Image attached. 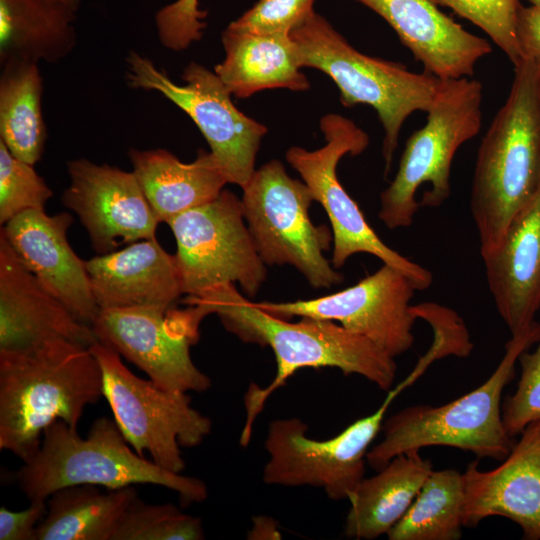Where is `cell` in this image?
Listing matches in <instances>:
<instances>
[{"label": "cell", "instance_id": "cell-1", "mask_svg": "<svg viewBox=\"0 0 540 540\" xmlns=\"http://www.w3.org/2000/svg\"><path fill=\"white\" fill-rule=\"evenodd\" d=\"M183 303L196 307L204 318L217 315L223 327L242 342L269 347L275 356L274 379L264 388L251 385L246 395L247 419L240 439L243 446L250 439L252 423L266 399L300 369L337 368L344 375H360L386 391L394 383V357L334 321L300 317L290 322L273 316L243 296L232 283L188 295Z\"/></svg>", "mask_w": 540, "mask_h": 540}, {"label": "cell", "instance_id": "cell-2", "mask_svg": "<svg viewBox=\"0 0 540 540\" xmlns=\"http://www.w3.org/2000/svg\"><path fill=\"white\" fill-rule=\"evenodd\" d=\"M102 397V371L89 347L57 339L0 351V450L29 461L49 425L62 420L77 428Z\"/></svg>", "mask_w": 540, "mask_h": 540}, {"label": "cell", "instance_id": "cell-3", "mask_svg": "<svg viewBox=\"0 0 540 540\" xmlns=\"http://www.w3.org/2000/svg\"><path fill=\"white\" fill-rule=\"evenodd\" d=\"M539 186L540 66L523 57L477 152L469 206L481 256L495 248Z\"/></svg>", "mask_w": 540, "mask_h": 540}, {"label": "cell", "instance_id": "cell-4", "mask_svg": "<svg viewBox=\"0 0 540 540\" xmlns=\"http://www.w3.org/2000/svg\"><path fill=\"white\" fill-rule=\"evenodd\" d=\"M19 489L29 501L47 500L55 491L79 484L116 490L151 484L174 491L184 506L208 496L204 481L173 473L139 455L114 419L97 418L87 437L77 428L56 420L43 432L36 454L17 471Z\"/></svg>", "mask_w": 540, "mask_h": 540}, {"label": "cell", "instance_id": "cell-5", "mask_svg": "<svg viewBox=\"0 0 540 540\" xmlns=\"http://www.w3.org/2000/svg\"><path fill=\"white\" fill-rule=\"evenodd\" d=\"M540 340V323L511 336L505 353L490 377L476 389L440 406L406 407L383 422V439L369 449L366 461L381 469L395 456L429 447L448 446L478 458L502 461L514 440L502 421L504 388L515 377L519 356Z\"/></svg>", "mask_w": 540, "mask_h": 540}, {"label": "cell", "instance_id": "cell-6", "mask_svg": "<svg viewBox=\"0 0 540 540\" xmlns=\"http://www.w3.org/2000/svg\"><path fill=\"white\" fill-rule=\"evenodd\" d=\"M289 35L301 67L327 74L339 88L342 105L367 104L376 110L384 130L382 154L387 176L405 120L415 111H427L439 78L359 52L315 11Z\"/></svg>", "mask_w": 540, "mask_h": 540}, {"label": "cell", "instance_id": "cell-7", "mask_svg": "<svg viewBox=\"0 0 540 540\" xmlns=\"http://www.w3.org/2000/svg\"><path fill=\"white\" fill-rule=\"evenodd\" d=\"M482 99L478 80L439 79L426 124L406 141L397 173L380 195L378 217L387 228L409 227L420 206L439 207L449 198L452 161L480 131Z\"/></svg>", "mask_w": 540, "mask_h": 540}, {"label": "cell", "instance_id": "cell-8", "mask_svg": "<svg viewBox=\"0 0 540 540\" xmlns=\"http://www.w3.org/2000/svg\"><path fill=\"white\" fill-rule=\"evenodd\" d=\"M242 190L243 215L265 265L293 266L315 289H330L344 281L324 256L332 231L311 221L314 198L304 182L291 178L273 159L255 170Z\"/></svg>", "mask_w": 540, "mask_h": 540}, {"label": "cell", "instance_id": "cell-9", "mask_svg": "<svg viewBox=\"0 0 540 540\" xmlns=\"http://www.w3.org/2000/svg\"><path fill=\"white\" fill-rule=\"evenodd\" d=\"M89 349L102 371L103 396L130 446L161 468L183 473L181 449L200 445L211 433V419L192 406L188 393L135 375L109 345L97 340Z\"/></svg>", "mask_w": 540, "mask_h": 540}, {"label": "cell", "instance_id": "cell-10", "mask_svg": "<svg viewBox=\"0 0 540 540\" xmlns=\"http://www.w3.org/2000/svg\"><path fill=\"white\" fill-rule=\"evenodd\" d=\"M320 128L326 140L324 146L316 150L293 146L285 156L309 187L314 201L327 213L333 236L332 265L341 268L351 256L367 253L402 272L416 290L430 287L431 271L387 246L337 177V165L344 155L356 156L368 147L367 133L339 114L324 115Z\"/></svg>", "mask_w": 540, "mask_h": 540}, {"label": "cell", "instance_id": "cell-11", "mask_svg": "<svg viewBox=\"0 0 540 540\" xmlns=\"http://www.w3.org/2000/svg\"><path fill=\"white\" fill-rule=\"evenodd\" d=\"M184 84L173 82L147 57L130 51L126 80L130 87L156 91L184 111L206 139L228 183L243 188L255 172V160L267 128L239 111L231 93L206 67L192 62L183 71Z\"/></svg>", "mask_w": 540, "mask_h": 540}, {"label": "cell", "instance_id": "cell-12", "mask_svg": "<svg viewBox=\"0 0 540 540\" xmlns=\"http://www.w3.org/2000/svg\"><path fill=\"white\" fill-rule=\"evenodd\" d=\"M398 393L396 388L389 390L375 412L325 440L308 437L307 424L297 417L272 420L264 442L268 461L263 468V482L317 487L332 500H349L364 478L369 447Z\"/></svg>", "mask_w": 540, "mask_h": 540}, {"label": "cell", "instance_id": "cell-13", "mask_svg": "<svg viewBox=\"0 0 540 540\" xmlns=\"http://www.w3.org/2000/svg\"><path fill=\"white\" fill-rule=\"evenodd\" d=\"M175 237L174 254L182 293L197 295L211 287L237 283L254 297L267 277L242 210L229 190L167 223Z\"/></svg>", "mask_w": 540, "mask_h": 540}, {"label": "cell", "instance_id": "cell-14", "mask_svg": "<svg viewBox=\"0 0 540 540\" xmlns=\"http://www.w3.org/2000/svg\"><path fill=\"white\" fill-rule=\"evenodd\" d=\"M204 317L194 307L102 309L91 328L101 341L142 370L159 387L172 392L208 390L211 379L193 362Z\"/></svg>", "mask_w": 540, "mask_h": 540}, {"label": "cell", "instance_id": "cell-15", "mask_svg": "<svg viewBox=\"0 0 540 540\" xmlns=\"http://www.w3.org/2000/svg\"><path fill=\"white\" fill-rule=\"evenodd\" d=\"M415 290L402 272L383 264L355 285L327 296L256 304L284 319L311 317L338 322L395 358L408 351L414 342L412 328L417 318L410 301Z\"/></svg>", "mask_w": 540, "mask_h": 540}, {"label": "cell", "instance_id": "cell-16", "mask_svg": "<svg viewBox=\"0 0 540 540\" xmlns=\"http://www.w3.org/2000/svg\"><path fill=\"white\" fill-rule=\"evenodd\" d=\"M67 172L62 202L78 216L97 255L156 238L160 221L132 171L79 158L67 162Z\"/></svg>", "mask_w": 540, "mask_h": 540}, {"label": "cell", "instance_id": "cell-17", "mask_svg": "<svg viewBox=\"0 0 540 540\" xmlns=\"http://www.w3.org/2000/svg\"><path fill=\"white\" fill-rule=\"evenodd\" d=\"M464 527L491 516L505 517L523 531V539L540 540V418L519 434L509 454L492 470L471 462L463 472Z\"/></svg>", "mask_w": 540, "mask_h": 540}, {"label": "cell", "instance_id": "cell-18", "mask_svg": "<svg viewBox=\"0 0 540 540\" xmlns=\"http://www.w3.org/2000/svg\"><path fill=\"white\" fill-rule=\"evenodd\" d=\"M72 223L68 212L49 215L34 209L12 218L0 233L42 285L79 321L91 326L100 308L92 293L86 260L78 257L67 238Z\"/></svg>", "mask_w": 540, "mask_h": 540}, {"label": "cell", "instance_id": "cell-19", "mask_svg": "<svg viewBox=\"0 0 540 540\" xmlns=\"http://www.w3.org/2000/svg\"><path fill=\"white\" fill-rule=\"evenodd\" d=\"M64 339L86 347L97 341L22 263L0 233V351H19Z\"/></svg>", "mask_w": 540, "mask_h": 540}, {"label": "cell", "instance_id": "cell-20", "mask_svg": "<svg viewBox=\"0 0 540 540\" xmlns=\"http://www.w3.org/2000/svg\"><path fill=\"white\" fill-rule=\"evenodd\" d=\"M381 16L426 73L439 79L471 77L492 47L465 30L431 0H356Z\"/></svg>", "mask_w": 540, "mask_h": 540}, {"label": "cell", "instance_id": "cell-21", "mask_svg": "<svg viewBox=\"0 0 540 540\" xmlns=\"http://www.w3.org/2000/svg\"><path fill=\"white\" fill-rule=\"evenodd\" d=\"M481 257L488 288L511 336L524 332L540 309V186L495 248Z\"/></svg>", "mask_w": 540, "mask_h": 540}, {"label": "cell", "instance_id": "cell-22", "mask_svg": "<svg viewBox=\"0 0 540 540\" xmlns=\"http://www.w3.org/2000/svg\"><path fill=\"white\" fill-rule=\"evenodd\" d=\"M95 301L102 309L174 307L183 294L175 256L156 238L86 260Z\"/></svg>", "mask_w": 540, "mask_h": 540}, {"label": "cell", "instance_id": "cell-23", "mask_svg": "<svg viewBox=\"0 0 540 540\" xmlns=\"http://www.w3.org/2000/svg\"><path fill=\"white\" fill-rule=\"evenodd\" d=\"M221 40L225 58L214 72L235 97L248 98L265 89L301 92L310 88L289 34L255 33L229 24Z\"/></svg>", "mask_w": 540, "mask_h": 540}, {"label": "cell", "instance_id": "cell-24", "mask_svg": "<svg viewBox=\"0 0 540 540\" xmlns=\"http://www.w3.org/2000/svg\"><path fill=\"white\" fill-rule=\"evenodd\" d=\"M134 173L160 223L214 200L228 183L211 152L199 150L190 163L165 149L128 152Z\"/></svg>", "mask_w": 540, "mask_h": 540}, {"label": "cell", "instance_id": "cell-25", "mask_svg": "<svg viewBox=\"0 0 540 540\" xmlns=\"http://www.w3.org/2000/svg\"><path fill=\"white\" fill-rule=\"evenodd\" d=\"M369 478H363L348 500L345 535L372 540L387 535L409 509L433 471L432 462L417 450L392 458Z\"/></svg>", "mask_w": 540, "mask_h": 540}, {"label": "cell", "instance_id": "cell-26", "mask_svg": "<svg viewBox=\"0 0 540 540\" xmlns=\"http://www.w3.org/2000/svg\"><path fill=\"white\" fill-rule=\"evenodd\" d=\"M76 11L59 0H0V63H55L75 48Z\"/></svg>", "mask_w": 540, "mask_h": 540}, {"label": "cell", "instance_id": "cell-27", "mask_svg": "<svg viewBox=\"0 0 540 540\" xmlns=\"http://www.w3.org/2000/svg\"><path fill=\"white\" fill-rule=\"evenodd\" d=\"M137 496L133 486L107 491L91 484L61 488L47 499L36 540H112Z\"/></svg>", "mask_w": 540, "mask_h": 540}, {"label": "cell", "instance_id": "cell-28", "mask_svg": "<svg viewBox=\"0 0 540 540\" xmlns=\"http://www.w3.org/2000/svg\"><path fill=\"white\" fill-rule=\"evenodd\" d=\"M42 93L43 80L37 63L2 65L0 141L12 155L31 165L41 159L47 139Z\"/></svg>", "mask_w": 540, "mask_h": 540}, {"label": "cell", "instance_id": "cell-29", "mask_svg": "<svg viewBox=\"0 0 540 540\" xmlns=\"http://www.w3.org/2000/svg\"><path fill=\"white\" fill-rule=\"evenodd\" d=\"M463 473L432 471L404 516L388 532L389 540H457L462 536Z\"/></svg>", "mask_w": 540, "mask_h": 540}, {"label": "cell", "instance_id": "cell-30", "mask_svg": "<svg viewBox=\"0 0 540 540\" xmlns=\"http://www.w3.org/2000/svg\"><path fill=\"white\" fill-rule=\"evenodd\" d=\"M200 518L173 504H147L138 496L117 527L112 540H202Z\"/></svg>", "mask_w": 540, "mask_h": 540}, {"label": "cell", "instance_id": "cell-31", "mask_svg": "<svg viewBox=\"0 0 540 540\" xmlns=\"http://www.w3.org/2000/svg\"><path fill=\"white\" fill-rule=\"evenodd\" d=\"M53 191L34 165L11 154L0 141V224L27 210H45Z\"/></svg>", "mask_w": 540, "mask_h": 540}, {"label": "cell", "instance_id": "cell-32", "mask_svg": "<svg viewBox=\"0 0 540 540\" xmlns=\"http://www.w3.org/2000/svg\"><path fill=\"white\" fill-rule=\"evenodd\" d=\"M452 9L482 29L506 54L513 66L522 58L516 25L519 0H431Z\"/></svg>", "mask_w": 540, "mask_h": 540}, {"label": "cell", "instance_id": "cell-33", "mask_svg": "<svg viewBox=\"0 0 540 540\" xmlns=\"http://www.w3.org/2000/svg\"><path fill=\"white\" fill-rule=\"evenodd\" d=\"M412 310L416 318L426 320L433 327L435 339L429 351L406 378L407 385L412 384L433 361L448 355L464 358L473 350L469 332L454 310L433 302L412 305Z\"/></svg>", "mask_w": 540, "mask_h": 540}, {"label": "cell", "instance_id": "cell-34", "mask_svg": "<svg viewBox=\"0 0 540 540\" xmlns=\"http://www.w3.org/2000/svg\"><path fill=\"white\" fill-rule=\"evenodd\" d=\"M518 361L521 374L517 388L501 405L503 425L512 438L540 418V340L533 352L524 351Z\"/></svg>", "mask_w": 540, "mask_h": 540}, {"label": "cell", "instance_id": "cell-35", "mask_svg": "<svg viewBox=\"0 0 540 540\" xmlns=\"http://www.w3.org/2000/svg\"><path fill=\"white\" fill-rule=\"evenodd\" d=\"M314 0H258L230 25L255 33H285L302 22L313 10Z\"/></svg>", "mask_w": 540, "mask_h": 540}, {"label": "cell", "instance_id": "cell-36", "mask_svg": "<svg viewBox=\"0 0 540 540\" xmlns=\"http://www.w3.org/2000/svg\"><path fill=\"white\" fill-rule=\"evenodd\" d=\"M206 13L199 0H176L162 7L155 15L161 44L173 51H182L198 41L206 27Z\"/></svg>", "mask_w": 540, "mask_h": 540}, {"label": "cell", "instance_id": "cell-37", "mask_svg": "<svg viewBox=\"0 0 540 540\" xmlns=\"http://www.w3.org/2000/svg\"><path fill=\"white\" fill-rule=\"evenodd\" d=\"M47 511V500L30 501L19 511L0 508V540H36L37 527Z\"/></svg>", "mask_w": 540, "mask_h": 540}, {"label": "cell", "instance_id": "cell-38", "mask_svg": "<svg viewBox=\"0 0 540 540\" xmlns=\"http://www.w3.org/2000/svg\"><path fill=\"white\" fill-rule=\"evenodd\" d=\"M516 33L522 58L540 66V6H520Z\"/></svg>", "mask_w": 540, "mask_h": 540}, {"label": "cell", "instance_id": "cell-39", "mask_svg": "<svg viewBox=\"0 0 540 540\" xmlns=\"http://www.w3.org/2000/svg\"><path fill=\"white\" fill-rule=\"evenodd\" d=\"M254 527L250 533L252 538L260 539L263 538V532L267 531L270 538L274 536L275 538H280V534L276 528V523L272 519L260 517L259 519L254 520Z\"/></svg>", "mask_w": 540, "mask_h": 540}, {"label": "cell", "instance_id": "cell-40", "mask_svg": "<svg viewBox=\"0 0 540 540\" xmlns=\"http://www.w3.org/2000/svg\"><path fill=\"white\" fill-rule=\"evenodd\" d=\"M59 1H61L62 3H64L65 5H67L68 7H70L76 12L78 11L82 2V0H59Z\"/></svg>", "mask_w": 540, "mask_h": 540}, {"label": "cell", "instance_id": "cell-41", "mask_svg": "<svg viewBox=\"0 0 540 540\" xmlns=\"http://www.w3.org/2000/svg\"><path fill=\"white\" fill-rule=\"evenodd\" d=\"M531 5L540 6V0H528Z\"/></svg>", "mask_w": 540, "mask_h": 540}]
</instances>
